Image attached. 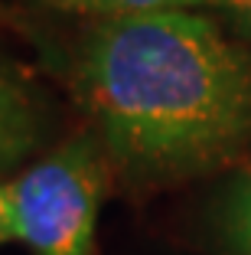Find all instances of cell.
<instances>
[{"label": "cell", "mask_w": 251, "mask_h": 255, "mask_svg": "<svg viewBox=\"0 0 251 255\" xmlns=\"http://www.w3.org/2000/svg\"><path fill=\"white\" fill-rule=\"evenodd\" d=\"M3 242H13V216H10L7 180H0V246Z\"/></svg>", "instance_id": "7"}, {"label": "cell", "mask_w": 251, "mask_h": 255, "mask_svg": "<svg viewBox=\"0 0 251 255\" xmlns=\"http://www.w3.org/2000/svg\"><path fill=\"white\" fill-rule=\"evenodd\" d=\"M46 137V105L30 75L0 56V180L33 157Z\"/></svg>", "instance_id": "3"}, {"label": "cell", "mask_w": 251, "mask_h": 255, "mask_svg": "<svg viewBox=\"0 0 251 255\" xmlns=\"http://www.w3.org/2000/svg\"><path fill=\"white\" fill-rule=\"evenodd\" d=\"M229 233L245 255H251V177L229 200Z\"/></svg>", "instance_id": "5"}, {"label": "cell", "mask_w": 251, "mask_h": 255, "mask_svg": "<svg viewBox=\"0 0 251 255\" xmlns=\"http://www.w3.org/2000/svg\"><path fill=\"white\" fill-rule=\"evenodd\" d=\"M66 79L134 183L199 177L251 141V53L196 10L88 23Z\"/></svg>", "instance_id": "1"}, {"label": "cell", "mask_w": 251, "mask_h": 255, "mask_svg": "<svg viewBox=\"0 0 251 255\" xmlns=\"http://www.w3.org/2000/svg\"><path fill=\"white\" fill-rule=\"evenodd\" d=\"M49 10L85 20H124V16L163 13V10H199V7H222V0H39Z\"/></svg>", "instance_id": "4"}, {"label": "cell", "mask_w": 251, "mask_h": 255, "mask_svg": "<svg viewBox=\"0 0 251 255\" xmlns=\"http://www.w3.org/2000/svg\"><path fill=\"white\" fill-rule=\"evenodd\" d=\"M0 23H13V20H10V10H7V7H0Z\"/></svg>", "instance_id": "8"}, {"label": "cell", "mask_w": 251, "mask_h": 255, "mask_svg": "<svg viewBox=\"0 0 251 255\" xmlns=\"http://www.w3.org/2000/svg\"><path fill=\"white\" fill-rule=\"evenodd\" d=\"M111 160L91 128L33 160L7 180L13 242L33 255H98V213Z\"/></svg>", "instance_id": "2"}, {"label": "cell", "mask_w": 251, "mask_h": 255, "mask_svg": "<svg viewBox=\"0 0 251 255\" xmlns=\"http://www.w3.org/2000/svg\"><path fill=\"white\" fill-rule=\"evenodd\" d=\"M225 13L235 20V26L245 33V36L251 39V0H222V7Z\"/></svg>", "instance_id": "6"}]
</instances>
